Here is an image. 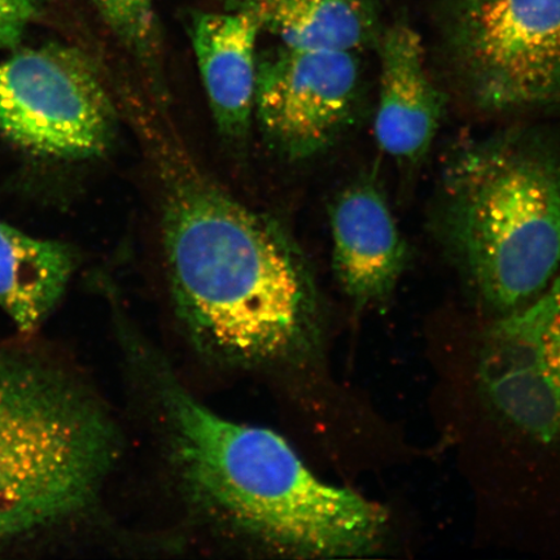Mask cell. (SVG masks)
<instances>
[{
    "instance_id": "1",
    "label": "cell",
    "mask_w": 560,
    "mask_h": 560,
    "mask_svg": "<svg viewBox=\"0 0 560 560\" xmlns=\"http://www.w3.org/2000/svg\"><path fill=\"white\" fill-rule=\"evenodd\" d=\"M159 166L167 282L195 348L237 368L311 353L320 336L318 300L280 230L178 153Z\"/></svg>"
},
{
    "instance_id": "2",
    "label": "cell",
    "mask_w": 560,
    "mask_h": 560,
    "mask_svg": "<svg viewBox=\"0 0 560 560\" xmlns=\"http://www.w3.org/2000/svg\"><path fill=\"white\" fill-rule=\"evenodd\" d=\"M166 457L188 505L222 534L278 556L350 558L382 550L387 510L315 476L278 433L201 404L142 353Z\"/></svg>"
},
{
    "instance_id": "3",
    "label": "cell",
    "mask_w": 560,
    "mask_h": 560,
    "mask_svg": "<svg viewBox=\"0 0 560 560\" xmlns=\"http://www.w3.org/2000/svg\"><path fill=\"white\" fill-rule=\"evenodd\" d=\"M436 228L488 306L509 313L560 269V144L517 129L455 150L441 174Z\"/></svg>"
},
{
    "instance_id": "4",
    "label": "cell",
    "mask_w": 560,
    "mask_h": 560,
    "mask_svg": "<svg viewBox=\"0 0 560 560\" xmlns=\"http://www.w3.org/2000/svg\"><path fill=\"white\" fill-rule=\"evenodd\" d=\"M115 424L51 353L0 348V546L83 520L117 458Z\"/></svg>"
},
{
    "instance_id": "5",
    "label": "cell",
    "mask_w": 560,
    "mask_h": 560,
    "mask_svg": "<svg viewBox=\"0 0 560 560\" xmlns=\"http://www.w3.org/2000/svg\"><path fill=\"white\" fill-rule=\"evenodd\" d=\"M443 34L454 81L476 107L560 105V0H452Z\"/></svg>"
},
{
    "instance_id": "6",
    "label": "cell",
    "mask_w": 560,
    "mask_h": 560,
    "mask_svg": "<svg viewBox=\"0 0 560 560\" xmlns=\"http://www.w3.org/2000/svg\"><path fill=\"white\" fill-rule=\"evenodd\" d=\"M116 129L114 102L86 54L48 45L0 61V136L13 144L86 160L109 150Z\"/></svg>"
},
{
    "instance_id": "7",
    "label": "cell",
    "mask_w": 560,
    "mask_h": 560,
    "mask_svg": "<svg viewBox=\"0 0 560 560\" xmlns=\"http://www.w3.org/2000/svg\"><path fill=\"white\" fill-rule=\"evenodd\" d=\"M355 52L280 45L257 59L255 115L290 159L325 150L352 120L360 94Z\"/></svg>"
},
{
    "instance_id": "8",
    "label": "cell",
    "mask_w": 560,
    "mask_h": 560,
    "mask_svg": "<svg viewBox=\"0 0 560 560\" xmlns=\"http://www.w3.org/2000/svg\"><path fill=\"white\" fill-rule=\"evenodd\" d=\"M560 299V276L524 310L489 328L479 354V383L511 423L545 441H560V388L545 357V332Z\"/></svg>"
},
{
    "instance_id": "9",
    "label": "cell",
    "mask_w": 560,
    "mask_h": 560,
    "mask_svg": "<svg viewBox=\"0 0 560 560\" xmlns=\"http://www.w3.org/2000/svg\"><path fill=\"white\" fill-rule=\"evenodd\" d=\"M336 278L357 307L388 300L409 261V249L387 198L373 179H361L330 210Z\"/></svg>"
},
{
    "instance_id": "10",
    "label": "cell",
    "mask_w": 560,
    "mask_h": 560,
    "mask_svg": "<svg viewBox=\"0 0 560 560\" xmlns=\"http://www.w3.org/2000/svg\"><path fill=\"white\" fill-rule=\"evenodd\" d=\"M376 45L381 56L376 143L397 163L415 166L436 138L444 97L427 70L422 38L410 25L389 26Z\"/></svg>"
},
{
    "instance_id": "11",
    "label": "cell",
    "mask_w": 560,
    "mask_h": 560,
    "mask_svg": "<svg viewBox=\"0 0 560 560\" xmlns=\"http://www.w3.org/2000/svg\"><path fill=\"white\" fill-rule=\"evenodd\" d=\"M262 32L250 12H195L188 26L217 128L230 142L249 135L255 115L256 44Z\"/></svg>"
},
{
    "instance_id": "12",
    "label": "cell",
    "mask_w": 560,
    "mask_h": 560,
    "mask_svg": "<svg viewBox=\"0 0 560 560\" xmlns=\"http://www.w3.org/2000/svg\"><path fill=\"white\" fill-rule=\"evenodd\" d=\"M79 264L70 245L38 240L0 221V307L21 334L38 330Z\"/></svg>"
},
{
    "instance_id": "13",
    "label": "cell",
    "mask_w": 560,
    "mask_h": 560,
    "mask_svg": "<svg viewBox=\"0 0 560 560\" xmlns=\"http://www.w3.org/2000/svg\"><path fill=\"white\" fill-rule=\"evenodd\" d=\"M228 11L254 13L262 31L301 50L357 52L380 40L370 0H219Z\"/></svg>"
},
{
    "instance_id": "14",
    "label": "cell",
    "mask_w": 560,
    "mask_h": 560,
    "mask_svg": "<svg viewBox=\"0 0 560 560\" xmlns=\"http://www.w3.org/2000/svg\"><path fill=\"white\" fill-rule=\"evenodd\" d=\"M145 72L161 102L166 100L163 42L153 0H91Z\"/></svg>"
},
{
    "instance_id": "15",
    "label": "cell",
    "mask_w": 560,
    "mask_h": 560,
    "mask_svg": "<svg viewBox=\"0 0 560 560\" xmlns=\"http://www.w3.org/2000/svg\"><path fill=\"white\" fill-rule=\"evenodd\" d=\"M38 13V0H0V50L13 48Z\"/></svg>"
},
{
    "instance_id": "16",
    "label": "cell",
    "mask_w": 560,
    "mask_h": 560,
    "mask_svg": "<svg viewBox=\"0 0 560 560\" xmlns=\"http://www.w3.org/2000/svg\"><path fill=\"white\" fill-rule=\"evenodd\" d=\"M560 276V275H559ZM545 357L552 380L560 388V299L545 332Z\"/></svg>"
}]
</instances>
